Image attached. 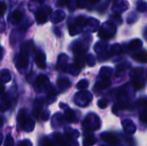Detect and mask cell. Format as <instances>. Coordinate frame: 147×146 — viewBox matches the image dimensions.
I'll return each instance as SVG.
<instances>
[{"label":"cell","mask_w":147,"mask_h":146,"mask_svg":"<svg viewBox=\"0 0 147 146\" xmlns=\"http://www.w3.org/2000/svg\"><path fill=\"white\" fill-rule=\"evenodd\" d=\"M10 80H11V75L9 71L7 70H3L0 74V82L4 84V83H9Z\"/></svg>","instance_id":"cell-21"},{"label":"cell","mask_w":147,"mask_h":146,"mask_svg":"<svg viewBox=\"0 0 147 146\" xmlns=\"http://www.w3.org/2000/svg\"><path fill=\"white\" fill-rule=\"evenodd\" d=\"M24 17V12L21 9H16L13 12H11L8 17V21L9 23L13 25H16L22 22V20Z\"/></svg>","instance_id":"cell-8"},{"label":"cell","mask_w":147,"mask_h":146,"mask_svg":"<svg viewBox=\"0 0 147 146\" xmlns=\"http://www.w3.org/2000/svg\"><path fill=\"white\" fill-rule=\"evenodd\" d=\"M7 6L3 1H0V16H3L5 14Z\"/></svg>","instance_id":"cell-31"},{"label":"cell","mask_w":147,"mask_h":146,"mask_svg":"<svg viewBox=\"0 0 147 146\" xmlns=\"http://www.w3.org/2000/svg\"><path fill=\"white\" fill-rule=\"evenodd\" d=\"M70 2H71V0H58L57 5L58 6H65V5L68 4Z\"/></svg>","instance_id":"cell-34"},{"label":"cell","mask_w":147,"mask_h":146,"mask_svg":"<svg viewBox=\"0 0 147 146\" xmlns=\"http://www.w3.org/2000/svg\"><path fill=\"white\" fill-rule=\"evenodd\" d=\"M41 146H56V144L48 138H43L40 141Z\"/></svg>","instance_id":"cell-27"},{"label":"cell","mask_w":147,"mask_h":146,"mask_svg":"<svg viewBox=\"0 0 147 146\" xmlns=\"http://www.w3.org/2000/svg\"><path fill=\"white\" fill-rule=\"evenodd\" d=\"M142 75H143V69H141V68L140 69L135 68L130 73V76L133 79V83H134V86L135 89H142L145 86V80L143 79Z\"/></svg>","instance_id":"cell-3"},{"label":"cell","mask_w":147,"mask_h":146,"mask_svg":"<svg viewBox=\"0 0 147 146\" xmlns=\"http://www.w3.org/2000/svg\"><path fill=\"white\" fill-rule=\"evenodd\" d=\"M146 76H147V72H146Z\"/></svg>","instance_id":"cell-43"},{"label":"cell","mask_w":147,"mask_h":146,"mask_svg":"<svg viewBox=\"0 0 147 146\" xmlns=\"http://www.w3.org/2000/svg\"><path fill=\"white\" fill-rule=\"evenodd\" d=\"M38 1H39L40 3H44V2H46L47 0H38Z\"/></svg>","instance_id":"cell-42"},{"label":"cell","mask_w":147,"mask_h":146,"mask_svg":"<svg viewBox=\"0 0 147 146\" xmlns=\"http://www.w3.org/2000/svg\"><path fill=\"white\" fill-rule=\"evenodd\" d=\"M141 46H142V41L139 39H135V40H132L129 45V47L132 50H137V49L140 48Z\"/></svg>","instance_id":"cell-25"},{"label":"cell","mask_w":147,"mask_h":146,"mask_svg":"<svg viewBox=\"0 0 147 146\" xmlns=\"http://www.w3.org/2000/svg\"><path fill=\"white\" fill-rule=\"evenodd\" d=\"M62 120H63V117L60 114H56L52 120V125L53 127H58L62 124Z\"/></svg>","instance_id":"cell-23"},{"label":"cell","mask_w":147,"mask_h":146,"mask_svg":"<svg viewBox=\"0 0 147 146\" xmlns=\"http://www.w3.org/2000/svg\"><path fill=\"white\" fill-rule=\"evenodd\" d=\"M56 99V90L55 89L50 85V87L47 89V103L51 104Z\"/></svg>","instance_id":"cell-18"},{"label":"cell","mask_w":147,"mask_h":146,"mask_svg":"<svg viewBox=\"0 0 147 146\" xmlns=\"http://www.w3.org/2000/svg\"><path fill=\"white\" fill-rule=\"evenodd\" d=\"M34 47V45L31 41L22 44L21 47L20 52L17 54V56L15 59V64L17 70L21 72H22L28 65V59L30 52L32 51Z\"/></svg>","instance_id":"cell-1"},{"label":"cell","mask_w":147,"mask_h":146,"mask_svg":"<svg viewBox=\"0 0 147 146\" xmlns=\"http://www.w3.org/2000/svg\"><path fill=\"white\" fill-rule=\"evenodd\" d=\"M78 1V5L79 6V7H81V8H83L84 6V2H85V0H77Z\"/></svg>","instance_id":"cell-36"},{"label":"cell","mask_w":147,"mask_h":146,"mask_svg":"<svg viewBox=\"0 0 147 146\" xmlns=\"http://www.w3.org/2000/svg\"><path fill=\"white\" fill-rule=\"evenodd\" d=\"M89 86V82L85 79H83L81 81H79L77 84V89H80V90H83V89H85L86 88H88Z\"/></svg>","instance_id":"cell-26"},{"label":"cell","mask_w":147,"mask_h":146,"mask_svg":"<svg viewBox=\"0 0 147 146\" xmlns=\"http://www.w3.org/2000/svg\"><path fill=\"white\" fill-rule=\"evenodd\" d=\"M11 106V102L8 95H3L0 99V111L5 112Z\"/></svg>","instance_id":"cell-14"},{"label":"cell","mask_w":147,"mask_h":146,"mask_svg":"<svg viewBox=\"0 0 147 146\" xmlns=\"http://www.w3.org/2000/svg\"><path fill=\"white\" fill-rule=\"evenodd\" d=\"M112 74V69L109 67H102L100 71V76L102 80H109V77Z\"/></svg>","instance_id":"cell-20"},{"label":"cell","mask_w":147,"mask_h":146,"mask_svg":"<svg viewBox=\"0 0 147 146\" xmlns=\"http://www.w3.org/2000/svg\"><path fill=\"white\" fill-rule=\"evenodd\" d=\"M91 100H92V96L90 92L81 90L80 92L76 94L74 102L77 105L80 107H85L91 102Z\"/></svg>","instance_id":"cell-4"},{"label":"cell","mask_w":147,"mask_h":146,"mask_svg":"<svg viewBox=\"0 0 147 146\" xmlns=\"http://www.w3.org/2000/svg\"><path fill=\"white\" fill-rule=\"evenodd\" d=\"M57 84H58V87L60 90H65L67 89L68 88H70L71 86V82L68 78L66 77H60L58 79L57 81Z\"/></svg>","instance_id":"cell-15"},{"label":"cell","mask_w":147,"mask_h":146,"mask_svg":"<svg viewBox=\"0 0 147 146\" xmlns=\"http://www.w3.org/2000/svg\"><path fill=\"white\" fill-rule=\"evenodd\" d=\"M3 125V119L1 118V116H0V127H2Z\"/></svg>","instance_id":"cell-40"},{"label":"cell","mask_w":147,"mask_h":146,"mask_svg":"<svg viewBox=\"0 0 147 146\" xmlns=\"http://www.w3.org/2000/svg\"><path fill=\"white\" fill-rule=\"evenodd\" d=\"M134 59H135L136 61L138 62H140V63H147V52L146 51H141L136 54H134L133 56Z\"/></svg>","instance_id":"cell-17"},{"label":"cell","mask_w":147,"mask_h":146,"mask_svg":"<svg viewBox=\"0 0 147 146\" xmlns=\"http://www.w3.org/2000/svg\"><path fill=\"white\" fill-rule=\"evenodd\" d=\"M140 120L143 122V123H146L147 124V111L146 110H145V111H143L141 114H140Z\"/></svg>","instance_id":"cell-32"},{"label":"cell","mask_w":147,"mask_h":146,"mask_svg":"<svg viewBox=\"0 0 147 146\" xmlns=\"http://www.w3.org/2000/svg\"><path fill=\"white\" fill-rule=\"evenodd\" d=\"M79 71H80V69L75 64L70 65V67H69V72L71 74H72V75H78L79 73Z\"/></svg>","instance_id":"cell-28"},{"label":"cell","mask_w":147,"mask_h":146,"mask_svg":"<svg viewBox=\"0 0 147 146\" xmlns=\"http://www.w3.org/2000/svg\"><path fill=\"white\" fill-rule=\"evenodd\" d=\"M65 118L69 122H76L77 121V118H76L75 112L73 110L70 109V108H67L65 111Z\"/></svg>","instance_id":"cell-19"},{"label":"cell","mask_w":147,"mask_h":146,"mask_svg":"<svg viewBox=\"0 0 147 146\" xmlns=\"http://www.w3.org/2000/svg\"><path fill=\"white\" fill-rule=\"evenodd\" d=\"M17 123L20 127L27 133H31L34 128V120L28 116L26 109L22 108L19 111L17 115Z\"/></svg>","instance_id":"cell-2"},{"label":"cell","mask_w":147,"mask_h":146,"mask_svg":"<svg viewBox=\"0 0 147 146\" xmlns=\"http://www.w3.org/2000/svg\"><path fill=\"white\" fill-rule=\"evenodd\" d=\"M97 105H98V107L101 108H105L108 107L109 102H108V100H106V99H101V100L98 101V104H97Z\"/></svg>","instance_id":"cell-30"},{"label":"cell","mask_w":147,"mask_h":146,"mask_svg":"<svg viewBox=\"0 0 147 146\" xmlns=\"http://www.w3.org/2000/svg\"><path fill=\"white\" fill-rule=\"evenodd\" d=\"M3 136L2 133H0V146H1V144L3 142Z\"/></svg>","instance_id":"cell-39"},{"label":"cell","mask_w":147,"mask_h":146,"mask_svg":"<svg viewBox=\"0 0 147 146\" xmlns=\"http://www.w3.org/2000/svg\"><path fill=\"white\" fill-rule=\"evenodd\" d=\"M52 13V9L47 6H44L40 8L36 13H35V20L38 24H44L47 22L48 16Z\"/></svg>","instance_id":"cell-6"},{"label":"cell","mask_w":147,"mask_h":146,"mask_svg":"<svg viewBox=\"0 0 147 146\" xmlns=\"http://www.w3.org/2000/svg\"><path fill=\"white\" fill-rule=\"evenodd\" d=\"M92 3H97L98 1H100V0H90Z\"/></svg>","instance_id":"cell-41"},{"label":"cell","mask_w":147,"mask_h":146,"mask_svg":"<svg viewBox=\"0 0 147 146\" xmlns=\"http://www.w3.org/2000/svg\"><path fill=\"white\" fill-rule=\"evenodd\" d=\"M101 139L102 141H104L106 144L111 145H116L118 144V139L117 137L110 133H103L101 134Z\"/></svg>","instance_id":"cell-11"},{"label":"cell","mask_w":147,"mask_h":146,"mask_svg":"<svg viewBox=\"0 0 147 146\" xmlns=\"http://www.w3.org/2000/svg\"><path fill=\"white\" fill-rule=\"evenodd\" d=\"M3 146H14V139H13L11 135H8L6 137V139H5L4 145Z\"/></svg>","instance_id":"cell-29"},{"label":"cell","mask_w":147,"mask_h":146,"mask_svg":"<svg viewBox=\"0 0 147 146\" xmlns=\"http://www.w3.org/2000/svg\"><path fill=\"white\" fill-rule=\"evenodd\" d=\"M34 62L40 69H46L47 63L45 53L41 51H37L34 55Z\"/></svg>","instance_id":"cell-10"},{"label":"cell","mask_w":147,"mask_h":146,"mask_svg":"<svg viewBox=\"0 0 147 146\" xmlns=\"http://www.w3.org/2000/svg\"><path fill=\"white\" fill-rule=\"evenodd\" d=\"M65 16V14L61 11V10H57V11H54L53 14H52V16H51V21L53 23H58L59 22H61Z\"/></svg>","instance_id":"cell-16"},{"label":"cell","mask_w":147,"mask_h":146,"mask_svg":"<svg viewBox=\"0 0 147 146\" xmlns=\"http://www.w3.org/2000/svg\"><path fill=\"white\" fill-rule=\"evenodd\" d=\"M4 89H5V87H4V85H3V83L0 82V95H2V94L3 93Z\"/></svg>","instance_id":"cell-37"},{"label":"cell","mask_w":147,"mask_h":146,"mask_svg":"<svg viewBox=\"0 0 147 146\" xmlns=\"http://www.w3.org/2000/svg\"><path fill=\"white\" fill-rule=\"evenodd\" d=\"M97 142L95 136H89L84 140V146H93Z\"/></svg>","instance_id":"cell-24"},{"label":"cell","mask_w":147,"mask_h":146,"mask_svg":"<svg viewBox=\"0 0 147 146\" xmlns=\"http://www.w3.org/2000/svg\"><path fill=\"white\" fill-rule=\"evenodd\" d=\"M67 61H68V57L64 53L60 54L58 59V63H57V66H56L57 70L65 71L67 67Z\"/></svg>","instance_id":"cell-12"},{"label":"cell","mask_w":147,"mask_h":146,"mask_svg":"<svg viewBox=\"0 0 147 146\" xmlns=\"http://www.w3.org/2000/svg\"><path fill=\"white\" fill-rule=\"evenodd\" d=\"M49 87H50L49 79L46 75L41 74L37 77L34 83V88L37 92H42L44 90H47Z\"/></svg>","instance_id":"cell-5"},{"label":"cell","mask_w":147,"mask_h":146,"mask_svg":"<svg viewBox=\"0 0 147 146\" xmlns=\"http://www.w3.org/2000/svg\"><path fill=\"white\" fill-rule=\"evenodd\" d=\"M32 143L30 140L28 139H23V140H21L18 144V146H32Z\"/></svg>","instance_id":"cell-33"},{"label":"cell","mask_w":147,"mask_h":146,"mask_svg":"<svg viewBox=\"0 0 147 146\" xmlns=\"http://www.w3.org/2000/svg\"><path fill=\"white\" fill-rule=\"evenodd\" d=\"M93 126H95L96 129H98L100 127V120L98 119V117L95 114H93L92 121H91L90 114L87 115V117L85 118V120L84 121V126L89 130H95Z\"/></svg>","instance_id":"cell-7"},{"label":"cell","mask_w":147,"mask_h":146,"mask_svg":"<svg viewBox=\"0 0 147 146\" xmlns=\"http://www.w3.org/2000/svg\"><path fill=\"white\" fill-rule=\"evenodd\" d=\"M25 30H26V27H21V28H18L17 29L12 31L11 34H10V44H16L17 43L22 37H23V34L25 33Z\"/></svg>","instance_id":"cell-9"},{"label":"cell","mask_w":147,"mask_h":146,"mask_svg":"<svg viewBox=\"0 0 147 146\" xmlns=\"http://www.w3.org/2000/svg\"><path fill=\"white\" fill-rule=\"evenodd\" d=\"M122 126L124 131L129 134H134L136 131V126L130 120H124L122 121Z\"/></svg>","instance_id":"cell-13"},{"label":"cell","mask_w":147,"mask_h":146,"mask_svg":"<svg viewBox=\"0 0 147 146\" xmlns=\"http://www.w3.org/2000/svg\"><path fill=\"white\" fill-rule=\"evenodd\" d=\"M5 29V23L3 20L0 19V33L3 32Z\"/></svg>","instance_id":"cell-35"},{"label":"cell","mask_w":147,"mask_h":146,"mask_svg":"<svg viewBox=\"0 0 147 146\" xmlns=\"http://www.w3.org/2000/svg\"><path fill=\"white\" fill-rule=\"evenodd\" d=\"M110 85V81L109 80H102V82H98L96 83V84L95 85V91H97V90H101V89H103L107 87H109Z\"/></svg>","instance_id":"cell-22"},{"label":"cell","mask_w":147,"mask_h":146,"mask_svg":"<svg viewBox=\"0 0 147 146\" xmlns=\"http://www.w3.org/2000/svg\"><path fill=\"white\" fill-rule=\"evenodd\" d=\"M3 48L0 45V60L3 59Z\"/></svg>","instance_id":"cell-38"}]
</instances>
